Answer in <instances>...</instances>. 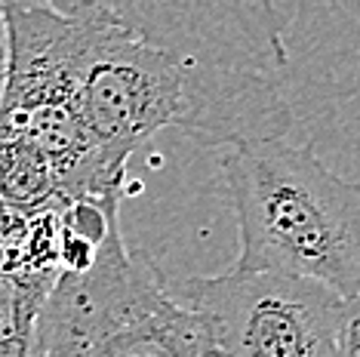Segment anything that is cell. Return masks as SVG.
<instances>
[{
  "label": "cell",
  "instance_id": "6da1fadb",
  "mask_svg": "<svg viewBox=\"0 0 360 357\" xmlns=\"http://www.w3.org/2000/svg\"><path fill=\"white\" fill-rule=\"evenodd\" d=\"M237 216L234 268L317 280L360 299V182L333 173L314 145L268 139L222 154Z\"/></svg>",
  "mask_w": 360,
  "mask_h": 357
},
{
  "label": "cell",
  "instance_id": "7a4b0ae2",
  "mask_svg": "<svg viewBox=\"0 0 360 357\" xmlns=\"http://www.w3.org/2000/svg\"><path fill=\"white\" fill-rule=\"evenodd\" d=\"M188 71L182 133L203 148L286 139L292 108L281 93L283 22L271 4H114Z\"/></svg>",
  "mask_w": 360,
  "mask_h": 357
},
{
  "label": "cell",
  "instance_id": "3957f363",
  "mask_svg": "<svg viewBox=\"0 0 360 357\" xmlns=\"http://www.w3.org/2000/svg\"><path fill=\"white\" fill-rule=\"evenodd\" d=\"M80 50L75 115L99 148L127 164L142 142L188 117L182 59L136 31L114 4L77 0Z\"/></svg>",
  "mask_w": 360,
  "mask_h": 357
},
{
  "label": "cell",
  "instance_id": "277c9868",
  "mask_svg": "<svg viewBox=\"0 0 360 357\" xmlns=\"http://www.w3.org/2000/svg\"><path fill=\"white\" fill-rule=\"evenodd\" d=\"M169 293L210 323L222 357H339L351 302L317 280L228 268L169 280Z\"/></svg>",
  "mask_w": 360,
  "mask_h": 357
},
{
  "label": "cell",
  "instance_id": "5b68a950",
  "mask_svg": "<svg viewBox=\"0 0 360 357\" xmlns=\"http://www.w3.org/2000/svg\"><path fill=\"white\" fill-rule=\"evenodd\" d=\"M169 305V278L114 225L89 271L56 278L40 314L44 357H111Z\"/></svg>",
  "mask_w": 360,
  "mask_h": 357
},
{
  "label": "cell",
  "instance_id": "8992f818",
  "mask_svg": "<svg viewBox=\"0 0 360 357\" xmlns=\"http://www.w3.org/2000/svg\"><path fill=\"white\" fill-rule=\"evenodd\" d=\"M339 357H360V299L351 302V314H348V323H345Z\"/></svg>",
  "mask_w": 360,
  "mask_h": 357
},
{
  "label": "cell",
  "instance_id": "52a82bcc",
  "mask_svg": "<svg viewBox=\"0 0 360 357\" xmlns=\"http://www.w3.org/2000/svg\"><path fill=\"white\" fill-rule=\"evenodd\" d=\"M4 80H6V13L0 4V93H4Z\"/></svg>",
  "mask_w": 360,
  "mask_h": 357
}]
</instances>
